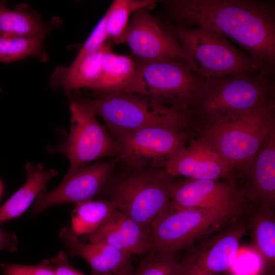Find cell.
<instances>
[{"label": "cell", "mask_w": 275, "mask_h": 275, "mask_svg": "<svg viewBox=\"0 0 275 275\" xmlns=\"http://www.w3.org/2000/svg\"><path fill=\"white\" fill-rule=\"evenodd\" d=\"M175 25L203 26L231 38L267 66L275 65V3L264 0L161 1Z\"/></svg>", "instance_id": "cell-1"}, {"label": "cell", "mask_w": 275, "mask_h": 275, "mask_svg": "<svg viewBox=\"0 0 275 275\" xmlns=\"http://www.w3.org/2000/svg\"><path fill=\"white\" fill-rule=\"evenodd\" d=\"M274 69L204 79L189 109L195 130L234 119L275 102Z\"/></svg>", "instance_id": "cell-2"}, {"label": "cell", "mask_w": 275, "mask_h": 275, "mask_svg": "<svg viewBox=\"0 0 275 275\" xmlns=\"http://www.w3.org/2000/svg\"><path fill=\"white\" fill-rule=\"evenodd\" d=\"M191 70L203 79L271 68L208 28L167 24Z\"/></svg>", "instance_id": "cell-3"}, {"label": "cell", "mask_w": 275, "mask_h": 275, "mask_svg": "<svg viewBox=\"0 0 275 275\" xmlns=\"http://www.w3.org/2000/svg\"><path fill=\"white\" fill-rule=\"evenodd\" d=\"M70 95L100 117L113 136L155 126L194 129L189 112L161 104L144 95L116 92L99 94L95 98Z\"/></svg>", "instance_id": "cell-4"}, {"label": "cell", "mask_w": 275, "mask_h": 275, "mask_svg": "<svg viewBox=\"0 0 275 275\" xmlns=\"http://www.w3.org/2000/svg\"><path fill=\"white\" fill-rule=\"evenodd\" d=\"M275 126V102L201 129L200 136L241 175Z\"/></svg>", "instance_id": "cell-5"}, {"label": "cell", "mask_w": 275, "mask_h": 275, "mask_svg": "<svg viewBox=\"0 0 275 275\" xmlns=\"http://www.w3.org/2000/svg\"><path fill=\"white\" fill-rule=\"evenodd\" d=\"M172 178L164 170L130 169L112 184L108 200L117 210L150 228L156 217L170 204Z\"/></svg>", "instance_id": "cell-6"}, {"label": "cell", "mask_w": 275, "mask_h": 275, "mask_svg": "<svg viewBox=\"0 0 275 275\" xmlns=\"http://www.w3.org/2000/svg\"><path fill=\"white\" fill-rule=\"evenodd\" d=\"M239 217L213 210H174L169 206L154 219L150 227L149 252L176 253Z\"/></svg>", "instance_id": "cell-7"}, {"label": "cell", "mask_w": 275, "mask_h": 275, "mask_svg": "<svg viewBox=\"0 0 275 275\" xmlns=\"http://www.w3.org/2000/svg\"><path fill=\"white\" fill-rule=\"evenodd\" d=\"M139 64L138 76L131 93L146 95L161 104L189 112L204 79L191 70L185 60L139 61Z\"/></svg>", "instance_id": "cell-8"}, {"label": "cell", "mask_w": 275, "mask_h": 275, "mask_svg": "<svg viewBox=\"0 0 275 275\" xmlns=\"http://www.w3.org/2000/svg\"><path fill=\"white\" fill-rule=\"evenodd\" d=\"M70 131L68 139L59 146L48 147L50 153L65 155L70 167L64 178L96 160L118 157L119 148L116 139L97 121L96 115L85 104L69 95Z\"/></svg>", "instance_id": "cell-9"}, {"label": "cell", "mask_w": 275, "mask_h": 275, "mask_svg": "<svg viewBox=\"0 0 275 275\" xmlns=\"http://www.w3.org/2000/svg\"><path fill=\"white\" fill-rule=\"evenodd\" d=\"M194 131L155 126L113 136L119 145L120 160L130 169L164 170L171 157L192 139Z\"/></svg>", "instance_id": "cell-10"}, {"label": "cell", "mask_w": 275, "mask_h": 275, "mask_svg": "<svg viewBox=\"0 0 275 275\" xmlns=\"http://www.w3.org/2000/svg\"><path fill=\"white\" fill-rule=\"evenodd\" d=\"M247 229L246 222L235 220L190 246L178 260L175 275H218L229 270Z\"/></svg>", "instance_id": "cell-11"}, {"label": "cell", "mask_w": 275, "mask_h": 275, "mask_svg": "<svg viewBox=\"0 0 275 275\" xmlns=\"http://www.w3.org/2000/svg\"><path fill=\"white\" fill-rule=\"evenodd\" d=\"M170 206L174 210L204 209L241 216L248 201L236 182L187 179L173 182L170 189Z\"/></svg>", "instance_id": "cell-12"}, {"label": "cell", "mask_w": 275, "mask_h": 275, "mask_svg": "<svg viewBox=\"0 0 275 275\" xmlns=\"http://www.w3.org/2000/svg\"><path fill=\"white\" fill-rule=\"evenodd\" d=\"M126 43L138 60L143 62L184 59L179 43L167 24H163L147 9L133 13L121 43Z\"/></svg>", "instance_id": "cell-13"}, {"label": "cell", "mask_w": 275, "mask_h": 275, "mask_svg": "<svg viewBox=\"0 0 275 275\" xmlns=\"http://www.w3.org/2000/svg\"><path fill=\"white\" fill-rule=\"evenodd\" d=\"M119 157L86 166L70 176L63 178L53 190L41 193L32 206L33 215L50 206L67 203H77L93 199L105 190Z\"/></svg>", "instance_id": "cell-14"}, {"label": "cell", "mask_w": 275, "mask_h": 275, "mask_svg": "<svg viewBox=\"0 0 275 275\" xmlns=\"http://www.w3.org/2000/svg\"><path fill=\"white\" fill-rule=\"evenodd\" d=\"M171 177L236 182L237 172L202 136L192 139L175 153L164 169Z\"/></svg>", "instance_id": "cell-15"}, {"label": "cell", "mask_w": 275, "mask_h": 275, "mask_svg": "<svg viewBox=\"0 0 275 275\" xmlns=\"http://www.w3.org/2000/svg\"><path fill=\"white\" fill-rule=\"evenodd\" d=\"M240 176L244 182L240 188L248 202L255 209L274 210L275 126Z\"/></svg>", "instance_id": "cell-16"}, {"label": "cell", "mask_w": 275, "mask_h": 275, "mask_svg": "<svg viewBox=\"0 0 275 275\" xmlns=\"http://www.w3.org/2000/svg\"><path fill=\"white\" fill-rule=\"evenodd\" d=\"M85 236L90 242L105 243L130 256L147 254L150 248V228L117 209L100 228Z\"/></svg>", "instance_id": "cell-17"}, {"label": "cell", "mask_w": 275, "mask_h": 275, "mask_svg": "<svg viewBox=\"0 0 275 275\" xmlns=\"http://www.w3.org/2000/svg\"><path fill=\"white\" fill-rule=\"evenodd\" d=\"M59 237L69 256L80 257L88 263L91 275H112L130 262L131 256L105 243L81 241L71 228H61Z\"/></svg>", "instance_id": "cell-18"}, {"label": "cell", "mask_w": 275, "mask_h": 275, "mask_svg": "<svg viewBox=\"0 0 275 275\" xmlns=\"http://www.w3.org/2000/svg\"><path fill=\"white\" fill-rule=\"evenodd\" d=\"M112 48V43L106 42L77 64L57 67L50 76V87L67 95L81 89L92 90L100 79L103 56Z\"/></svg>", "instance_id": "cell-19"}, {"label": "cell", "mask_w": 275, "mask_h": 275, "mask_svg": "<svg viewBox=\"0 0 275 275\" xmlns=\"http://www.w3.org/2000/svg\"><path fill=\"white\" fill-rule=\"evenodd\" d=\"M62 23L57 17L44 20L27 4H19L12 9L7 7L6 2L0 1V35L45 39Z\"/></svg>", "instance_id": "cell-20"}, {"label": "cell", "mask_w": 275, "mask_h": 275, "mask_svg": "<svg viewBox=\"0 0 275 275\" xmlns=\"http://www.w3.org/2000/svg\"><path fill=\"white\" fill-rule=\"evenodd\" d=\"M139 61L115 53L113 49L103 56L101 74L91 90L99 94L131 92L139 72Z\"/></svg>", "instance_id": "cell-21"}, {"label": "cell", "mask_w": 275, "mask_h": 275, "mask_svg": "<svg viewBox=\"0 0 275 275\" xmlns=\"http://www.w3.org/2000/svg\"><path fill=\"white\" fill-rule=\"evenodd\" d=\"M25 170V183L0 207V225L22 214L58 174L56 170H45L40 163L30 162Z\"/></svg>", "instance_id": "cell-22"}, {"label": "cell", "mask_w": 275, "mask_h": 275, "mask_svg": "<svg viewBox=\"0 0 275 275\" xmlns=\"http://www.w3.org/2000/svg\"><path fill=\"white\" fill-rule=\"evenodd\" d=\"M247 223L251 232L252 245L265 266L275 262L274 210L255 209Z\"/></svg>", "instance_id": "cell-23"}, {"label": "cell", "mask_w": 275, "mask_h": 275, "mask_svg": "<svg viewBox=\"0 0 275 275\" xmlns=\"http://www.w3.org/2000/svg\"><path fill=\"white\" fill-rule=\"evenodd\" d=\"M116 208L109 200H89L75 204L71 213V227L78 236L89 235L100 228Z\"/></svg>", "instance_id": "cell-24"}, {"label": "cell", "mask_w": 275, "mask_h": 275, "mask_svg": "<svg viewBox=\"0 0 275 275\" xmlns=\"http://www.w3.org/2000/svg\"><path fill=\"white\" fill-rule=\"evenodd\" d=\"M154 0H115L104 15L107 39L121 43L128 25L129 17L135 12L154 7Z\"/></svg>", "instance_id": "cell-25"}, {"label": "cell", "mask_w": 275, "mask_h": 275, "mask_svg": "<svg viewBox=\"0 0 275 275\" xmlns=\"http://www.w3.org/2000/svg\"><path fill=\"white\" fill-rule=\"evenodd\" d=\"M44 40L40 37L0 35V62L10 63L28 57L47 62L49 56L45 49Z\"/></svg>", "instance_id": "cell-26"}, {"label": "cell", "mask_w": 275, "mask_h": 275, "mask_svg": "<svg viewBox=\"0 0 275 275\" xmlns=\"http://www.w3.org/2000/svg\"><path fill=\"white\" fill-rule=\"evenodd\" d=\"M133 275H175L178 261L176 253L167 251L149 252Z\"/></svg>", "instance_id": "cell-27"}, {"label": "cell", "mask_w": 275, "mask_h": 275, "mask_svg": "<svg viewBox=\"0 0 275 275\" xmlns=\"http://www.w3.org/2000/svg\"><path fill=\"white\" fill-rule=\"evenodd\" d=\"M107 40L105 18L103 16L83 44L76 57L70 64L75 65L83 58L101 47Z\"/></svg>", "instance_id": "cell-28"}, {"label": "cell", "mask_w": 275, "mask_h": 275, "mask_svg": "<svg viewBox=\"0 0 275 275\" xmlns=\"http://www.w3.org/2000/svg\"><path fill=\"white\" fill-rule=\"evenodd\" d=\"M0 269L5 275H55L48 260L33 265L5 262L0 264Z\"/></svg>", "instance_id": "cell-29"}, {"label": "cell", "mask_w": 275, "mask_h": 275, "mask_svg": "<svg viewBox=\"0 0 275 275\" xmlns=\"http://www.w3.org/2000/svg\"><path fill=\"white\" fill-rule=\"evenodd\" d=\"M49 261L55 275H86L72 265L64 251H59Z\"/></svg>", "instance_id": "cell-30"}, {"label": "cell", "mask_w": 275, "mask_h": 275, "mask_svg": "<svg viewBox=\"0 0 275 275\" xmlns=\"http://www.w3.org/2000/svg\"><path fill=\"white\" fill-rule=\"evenodd\" d=\"M0 225V250L6 249L14 252L18 249V241L15 234L1 229Z\"/></svg>", "instance_id": "cell-31"}, {"label": "cell", "mask_w": 275, "mask_h": 275, "mask_svg": "<svg viewBox=\"0 0 275 275\" xmlns=\"http://www.w3.org/2000/svg\"><path fill=\"white\" fill-rule=\"evenodd\" d=\"M133 271L132 265L129 262L117 272L112 275H133Z\"/></svg>", "instance_id": "cell-32"}, {"label": "cell", "mask_w": 275, "mask_h": 275, "mask_svg": "<svg viewBox=\"0 0 275 275\" xmlns=\"http://www.w3.org/2000/svg\"><path fill=\"white\" fill-rule=\"evenodd\" d=\"M3 191V187L1 182H0V198L1 197Z\"/></svg>", "instance_id": "cell-33"}, {"label": "cell", "mask_w": 275, "mask_h": 275, "mask_svg": "<svg viewBox=\"0 0 275 275\" xmlns=\"http://www.w3.org/2000/svg\"><path fill=\"white\" fill-rule=\"evenodd\" d=\"M1 88H0V93H1Z\"/></svg>", "instance_id": "cell-34"}]
</instances>
